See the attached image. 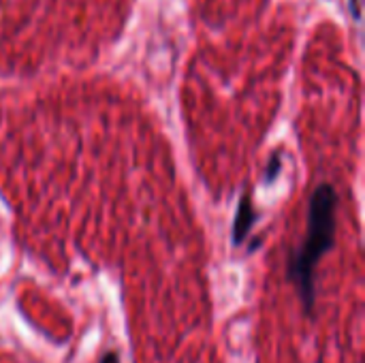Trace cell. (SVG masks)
<instances>
[{
    "instance_id": "1",
    "label": "cell",
    "mask_w": 365,
    "mask_h": 363,
    "mask_svg": "<svg viewBox=\"0 0 365 363\" xmlns=\"http://www.w3.org/2000/svg\"><path fill=\"white\" fill-rule=\"evenodd\" d=\"M336 210L338 193L331 184H319L308 203V229L304 244L293 250L289 259V280L297 287V293L308 317L317 306V265L325 252L334 248L336 240Z\"/></svg>"
},
{
    "instance_id": "2",
    "label": "cell",
    "mask_w": 365,
    "mask_h": 363,
    "mask_svg": "<svg viewBox=\"0 0 365 363\" xmlns=\"http://www.w3.org/2000/svg\"><path fill=\"white\" fill-rule=\"evenodd\" d=\"M257 223V212H255V205H252V193L246 190L240 199V205H237V214H235V220H233V244L235 246H242L252 229V225Z\"/></svg>"
},
{
    "instance_id": "3",
    "label": "cell",
    "mask_w": 365,
    "mask_h": 363,
    "mask_svg": "<svg viewBox=\"0 0 365 363\" xmlns=\"http://www.w3.org/2000/svg\"><path fill=\"white\" fill-rule=\"evenodd\" d=\"M280 169H282V158H280V154H274V156L269 158L267 167H265V182L272 184V182L280 175Z\"/></svg>"
},
{
    "instance_id": "4",
    "label": "cell",
    "mask_w": 365,
    "mask_h": 363,
    "mask_svg": "<svg viewBox=\"0 0 365 363\" xmlns=\"http://www.w3.org/2000/svg\"><path fill=\"white\" fill-rule=\"evenodd\" d=\"M98 363H120V357H118V353H113V351H107V353L101 357V362Z\"/></svg>"
}]
</instances>
